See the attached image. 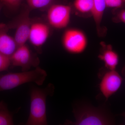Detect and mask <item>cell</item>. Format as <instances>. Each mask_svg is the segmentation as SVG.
<instances>
[{"label":"cell","mask_w":125,"mask_h":125,"mask_svg":"<svg viewBox=\"0 0 125 125\" xmlns=\"http://www.w3.org/2000/svg\"><path fill=\"white\" fill-rule=\"evenodd\" d=\"M114 11L113 20L115 22H122L125 24V9H116Z\"/></svg>","instance_id":"19"},{"label":"cell","mask_w":125,"mask_h":125,"mask_svg":"<svg viewBox=\"0 0 125 125\" xmlns=\"http://www.w3.org/2000/svg\"><path fill=\"white\" fill-rule=\"evenodd\" d=\"M14 125L13 116L3 102H0V125Z\"/></svg>","instance_id":"14"},{"label":"cell","mask_w":125,"mask_h":125,"mask_svg":"<svg viewBox=\"0 0 125 125\" xmlns=\"http://www.w3.org/2000/svg\"><path fill=\"white\" fill-rule=\"evenodd\" d=\"M120 115L121 116H123L125 119V112L122 113L121 114H120Z\"/></svg>","instance_id":"21"},{"label":"cell","mask_w":125,"mask_h":125,"mask_svg":"<svg viewBox=\"0 0 125 125\" xmlns=\"http://www.w3.org/2000/svg\"><path fill=\"white\" fill-rule=\"evenodd\" d=\"M47 76L46 72L39 66L32 70L0 74V92L13 89L26 83L42 85Z\"/></svg>","instance_id":"3"},{"label":"cell","mask_w":125,"mask_h":125,"mask_svg":"<svg viewBox=\"0 0 125 125\" xmlns=\"http://www.w3.org/2000/svg\"><path fill=\"white\" fill-rule=\"evenodd\" d=\"M28 7L31 9H47L55 4L56 0H25Z\"/></svg>","instance_id":"15"},{"label":"cell","mask_w":125,"mask_h":125,"mask_svg":"<svg viewBox=\"0 0 125 125\" xmlns=\"http://www.w3.org/2000/svg\"><path fill=\"white\" fill-rule=\"evenodd\" d=\"M93 0H75L74 6L79 13L92 15L93 9Z\"/></svg>","instance_id":"13"},{"label":"cell","mask_w":125,"mask_h":125,"mask_svg":"<svg viewBox=\"0 0 125 125\" xmlns=\"http://www.w3.org/2000/svg\"><path fill=\"white\" fill-rule=\"evenodd\" d=\"M93 9L92 15L96 24L97 32L101 35L102 29L101 23L104 11L106 7L105 0H93Z\"/></svg>","instance_id":"12"},{"label":"cell","mask_w":125,"mask_h":125,"mask_svg":"<svg viewBox=\"0 0 125 125\" xmlns=\"http://www.w3.org/2000/svg\"><path fill=\"white\" fill-rule=\"evenodd\" d=\"M7 24L0 23V53L10 58L18 46L14 37L9 35Z\"/></svg>","instance_id":"10"},{"label":"cell","mask_w":125,"mask_h":125,"mask_svg":"<svg viewBox=\"0 0 125 125\" xmlns=\"http://www.w3.org/2000/svg\"><path fill=\"white\" fill-rule=\"evenodd\" d=\"M23 0H0L3 7L11 10H15L19 7Z\"/></svg>","instance_id":"16"},{"label":"cell","mask_w":125,"mask_h":125,"mask_svg":"<svg viewBox=\"0 0 125 125\" xmlns=\"http://www.w3.org/2000/svg\"><path fill=\"white\" fill-rule=\"evenodd\" d=\"M30 9H25L15 19L7 24L9 29H15V39L18 46L26 44L28 40L32 20L30 17Z\"/></svg>","instance_id":"6"},{"label":"cell","mask_w":125,"mask_h":125,"mask_svg":"<svg viewBox=\"0 0 125 125\" xmlns=\"http://www.w3.org/2000/svg\"><path fill=\"white\" fill-rule=\"evenodd\" d=\"M47 10V22L52 28L62 29L68 26L71 15L70 6L55 3Z\"/></svg>","instance_id":"5"},{"label":"cell","mask_w":125,"mask_h":125,"mask_svg":"<svg viewBox=\"0 0 125 125\" xmlns=\"http://www.w3.org/2000/svg\"><path fill=\"white\" fill-rule=\"evenodd\" d=\"M106 7L121 9L125 5V0H105Z\"/></svg>","instance_id":"18"},{"label":"cell","mask_w":125,"mask_h":125,"mask_svg":"<svg viewBox=\"0 0 125 125\" xmlns=\"http://www.w3.org/2000/svg\"><path fill=\"white\" fill-rule=\"evenodd\" d=\"M3 7V6L2 4H1V2L0 1V11L1 10V9H2Z\"/></svg>","instance_id":"22"},{"label":"cell","mask_w":125,"mask_h":125,"mask_svg":"<svg viewBox=\"0 0 125 125\" xmlns=\"http://www.w3.org/2000/svg\"><path fill=\"white\" fill-rule=\"evenodd\" d=\"M101 48L98 56L100 60L104 63L107 70H116L119 62L118 54L114 51L111 45H107L105 43H101Z\"/></svg>","instance_id":"11"},{"label":"cell","mask_w":125,"mask_h":125,"mask_svg":"<svg viewBox=\"0 0 125 125\" xmlns=\"http://www.w3.org/2000/svg\"><path fill=\"white\" fill-rule=\"evenodd\" d=\"M10 65L11 62L10 57L0 53V73L8 70Z\"/></svg>","instance_id":"17"},{"label":"cell","mask_w":125,"mask_h":125,"mask_svg":"<svg viewBox=\"0 0 125 125\" xmlns=\"http://www.w3.org/2000/svg\"><path fill=\"white\" fill-rule=\"evenodd\" d=\"M122 74L125 79V65L123 66L121 71Z\"/></svg>","instance_id":"20"},{"label":"cell","mask_w":125,"mask_h":125,"mask_svg":"<svg viewBox=\"0 0 125 125\" xmlns=\"http://www.w3.org/2000/svg\"><path fill=\"white\" fill-rule=\"evenodd\" d=\"M104 106L95 107L88 102L79 101L73 106L74 122L67 121L66 125H115V117Z\"/></svg>","instance_id":"1"},{"label":"cell","mask_w":125,"mask_h":125,"mask_svg":"<svg viewBox=\"0 0 125 125\" xmlns=\"http://www.w3.org/2000/svg\"><path fill=\"white\" fill-rule=\"evenodd\" d=\"M51 28L47 22L32 20L28 38L31 45L38 50L41 48L49 38Z\"/></svg>","instance_id":"8"},{"label":"cell","mask_w":125,"mask_h":125,"mask_svg":"<svg viewBox=\"0 0 125 125\" xmlns=\"http://www.w3.org/2000/svg\"><path fill=\"white\" fill-rule=\"evenodd\" d=\"M10 58L11 65L21 67L22 71L29 70L32 67H38L39 63L38 57L32 53L26 44L19 46Z\"/></svg>","instance_id":"7"},{"label":"cell","mask_w":125,"mask_h":125,"mask_svg":"<svg viewBox=\"0 0 125 125\" xmlns=\"http://www.w3.org/2000/svg\"><path fill=\"white\" fill-rule=\"evenodd\" d=\"M123 79L116 70L106 72L99 84L100 91L106 99L115 93L120 88Z\"/></svg>","instance_id":"9"},{"label":"cell","mask_w":125,"mask_h":125,"mask_svg":"<svg viewBox=\"0 0 125 125\" xmlns=\"http://www.w3.org/2000/svg\"><path fill=\"white\" fill-rule=\"evenodd\" d=\"M62 42L65 50L70 54H80L86 49L88 40L85 34L75 28L66 29L62 35Z\"/></svg>","instance_id":"4"},{"label":"cell","mask_w":125,"mask_h":125,"mask_svg":"<svg viewBox=\"0 0 125 125\" xmlns=\"http://www.w3.org/2000/svg\"><path fill=\"white\" fill-rule=\"evenodd\" d=\"M54 87L52 84L43 88L33 87L30 91V105L29 116L25 125H46V101L48 96H52Z\"/></svg>","instance_id":"2"}]
</instances>
